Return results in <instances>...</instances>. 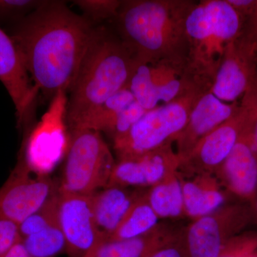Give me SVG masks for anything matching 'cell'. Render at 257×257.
Listing matches in <instances>:
<instances>
[{"label":"cell","instance_id":"9c48e42d","mask_svg":"<svg viewBox=\"0 0 257 257\" xmlns=\"http://www.w3.org/2000/svg\"><path fill=\"white\" fill-rule=\"evenodd\" d=\"M253 222L247 203L224 205L194 219L184 234L188 257H218L230 240Z\"/></svg>","mask_w":257,"mask_h":257},{"label":"cell","instance_id":"8992f818","mask_svg":"<svg viewBox=\"0 0 257 257\" xmlns=\"http://www.w3.org/2000/svg\"><path fill=\"white\" fill-rule=\"evenodd\" d=\"M115 163L112 154L99 132H72L59 189L73 194L92 195L109 186Z\"/></svg>","mask_w":257,"mask_h":257},{"label":"cell","instance_id":"e0dca14e","mask_svg":"<svg viewBox=\"0 0 257 257\" xmlns=\"http://www.w3.org/2000/svg\"><path fill=\"white\" fill-rule=\"evenodd\" d=\"M177 232L158 224L147 234L133 239L101 238L82 257H148L160 248L179 239Z\"/></svg>","mask_w":257,"mask_h":257},{"label":"cell","instance_id":"4dcf8cb0","mask_svg":"<svg viewBox=\"0 0 257 257\" xmlns=\"http://www.w3.org/2000/svg\"><path fill=\"white\" fill-rule=\"evenodd\" d=\"M240 37L248 43L257 46V3L252 13L243 22Z\"/></svg>","mask_w":257,"mask_h":257},{"label":"cell","instance_id":"277c9868","mask_svg":"<svg viewBox=\"0 0 257 257\" xmlns=\"http://www.w3.org/2000/svg\"><path fill=\"white\" fill-rule=\"evenodd\" d=\"M243 22L226 0L196 2L185 27L187 67L198 83L212 87L226 48L241 35Z\"/></svg>","mask_w":257,"mask_h":257},{"label":"cell","instance_id":"74e56055","mask_svg":"<svg viewBox=\"0 0 257 257\" xmlns=\"http://www.w3.org/2000/svg\"><path fill=\"white\" fill-rule=\"evenodd\" d=\"M256 78H257V77H256Z\"/></svg>","mask_w":257,"mask_h":257},{"label":"cell","instance_id":"f546056e","mask_svg":"<svg viewBox=\"0 0 257 257\" xmlns=\"http://www.w3.org/2000/svg\"><path fill=\"white\" fill-rule=\"evenodd\" d=\"M21 241L18 225L0 217V257H5L16 243Z\"/></svg>","mask_w":257,"mask_h":257},{"label":"cell","instance_id":"f1b7e54d","mask_svg":"<svg viewBox=\"0 0 257 257\" xmlns=\"http://www.w3.org/2000/svg\"><path fill=\"white\" fill-rule=\"evenodd\" d=\"M147 111L148 110L145 109L138 101L135 100L131 103L120 114L115 124L114 132L111 135V138L112 140L127 133L128 130L146 114Z\"/></svg>","mask_w":257,"mask_h":257},{"label":"cell","instance_id":"8d00e7d4","mask_svg":"<svg viewBox=\"0 0 257 257\" xmlns=\"http://www.w3.org/2000/svg\"><path fill=\"white\" fill-rule=\"evenodd\" d=\"M244 257H257V250L253 251V252L250 253L249 254L246 255V256Z\"/></svg>","mask_w":257,"mask_h":257},{"label":"cell","instance_id":"603a6c76","mask_svg":"<svg viewBox=\"0 0 257 257\" xmlns=\"http://www.w3.org/2000/svg\"><path fill=\"white\" fill-rule=\"evenodd\" d=\"M135 100V96L128 88L121 89L103 103L78 130H94L111 138L121 111Z\"/></svg>","mask_w":257,"mask_h":257},{"label":"cell","instance_id":"d6986e66","mask_svg":"<svg viewBox=\"0 0 257 257\" xmlns=\"http://www.w3.org/2000/svg\"><path fill=\"white\" fill-rule=\"evenodd\" d=\"M181 182L184 214L194 220L224 205L226 196L215 175L202 174L189 176L187 179L181 177Z\"/></svg>","mask_w":257,"mask_h":257},{"label":"cell","instance_id":"1f68e13d","mask_svg":"<svg viewBox=\"0 0 257 257\" xmlns=\"http://www.w3.org/2000/svg\"><path fill=\"white\" fill-rule=\"evenodd\" d=\"M148 257H188L185 245L181 244L179 239L152 253Z\"/></svg>","mask_w":257,"mask_h":257},{"label":"cell","instance_id":"5b68a950","mask_svg":"<svg viewBox=\"0 0 257 257\" xmlns=\"http://www.w3.org/2000/svg\"><path fill=\"white\" fill-rule=\"evenodd\" d=\"M211 90L197 88L175 100L147 111L133 127L114 139V148L119 160L134 158L156 150L175 138L188 121L201 96Z\"/></svg>","mask_w":257,"mask_h":257},{"label":"cell","instance_id":"7a4b0ae2","mask_svg":"<svg viewBox=\"0 0 257 257\" xmlns=\"http://www.w3.org/2000/svg\"><path fill=\"white\" fill-rule=\"evenodd\" d=\"M192 0H121L113 20L116 33L139 64L187 61L186 20Z\"/></svg>","mask_w":257,"mask_h":257},{"label":"cell","instance_id":"d4e9b609","mask_svg":"<svg viewBox=\"0 0 257 257\" xmlns=\"http://www.w3.org/2000/svg\"><path fill=\"white\" fill-rule=\"evenodd\" d=\"M59 188L38 210L18 225L21 240L40 232L59 221Z\"/></svg>","mask_w":257,"mask_h":257},{"label":"cell","instance_id":"5bb4252c","mask_svg":"<svg viewBox=\"0 0 257 257\" xmlns=\"http://www.w3.org/2000/svg\"><path fill=\"white\" fill-rule=\"evenodd\" d=\"M59 221L69 256L82 257L101 239L92 210L91 195L59 189Z\"/></svg>","mask_w":257,"mask_h":257},{"label":"cell","instance_id":"836d02e7","mask_svg":"<svg viewBox=\"0 0 257 257\" xmlns=\"http://www.w3.org/2000/svg\"><path fill=\"white\" fill-rule=\"evenodd\" d=\"M5 257H31L25 249L22 241L15 245Z\"/></svg>","mask_w":257,"mask_h":257},{"label":"cell","instance_id":"44dd1931","mask_svg":"<svg viewBox=\"0 0 257 257\" xmlns=\"http://www.w3.org/2000/svg\"><path fill=\"white\" fill-rule=\"evenodd\" d=\"M146 196L149 204L160 219L177 218L184 214L183 192L179 171L152 186Z\"/></svg>","mask_w":257,"mask_h":257},{"label":"cell","instance_id":"7c38bea8","mask_svg":"<svg viewBox=\"0 0 257 257\" xmlns=\"http://www.w3.org/2000/svg\"><path fill=\"white\" fill-rule=\"evenodd\" d=\"M256 116L249 120L229 156L214 174L221 187L248 204L252 202L257 189Z\"/></svg>","mask_w":257,"mask_h":257},{"label":"cell","instance_id":"ba28073f","mask_svg":"<svg viewBox=\"0 0 257 257\" xmlns=\"http://www.w3.org/2000/svg\"><path fill=\"white\" fill-rule=\"evenodd\" d=\"M199 87L210 89L195 80L187 61L172 60L139 64L128 86L136 101L147 110Z\"/></svg>","mask_w":257,"mask_h":257},{"label":"cell","instance_id":"3957f363","mask_svg":"<svg viewBox=\"0 0 257 257\" xmlns=\"http://www.w3.org/2000/svg\"><path fill=\"white\" fill-rule=\"evenodd\" d=\"M138 64L116 32L96 26L69 90L65 119L71 133L80 128L111 96L128 88Z\"/></svg>","mask_w":257,"mask_h":257},{"label":"cell","instance_id":"4fadbf2b","mask_svg":"<svg viewBox=\"0 0 257 257\" xmlns=\"http://www.w3.org/2000/svg\"><path fill=\"white\" fill-rule=\"evenodd\" d=\"M257 46L241 37L226 48L211 92L222 101L234 102L256 82Z\"/></svg>","mask_w":257,"mask_h":257},{"label":"cell","instance_id":"4316f807","mask_svg":"<svg viewBox=\"0 0 257 257\" xmlns=\"http://www.w3.org/2000/svg\"><path fill=\"white\" fill-rule=\"evenodd\" d=\"M44 3L41 0H0V20H15L18 23Z\"/></svg>","mask_w":257,"mask_h":257},{"label":"cell","instance_id":"d6a6232c","mask_svg":"<svg viewBox=\"0 0 257 257\" xmlns=\"http://www.w3.org/2000/svg\"><path fill=\"white\" fill-rule=\"evenodd\" d=\"M233 9L243 18V21L252 13L257 0H226Z\"/></svg>","mask_w":257,"mask_h":257},{"label":"cell","instance_id":"83f0119b","mask_svg":"<svg viewBox=\"0 0 257 257\" xmlns=\"http://www.w3.org/2000/svg\"><path fill=\"white\" fill-rule=\"evenodd\" d=\"M257 250V231H243L226 243L218 257H244Z\"/></svg>","mask_w":257,"mask_h":257},{"label":"cell","instance_id":"ac0fdd59","mask_svg":"<svg viewBox=\"0 0 257 257\" xmlns=\"http://www.w3.org/2000/svg\"><path fill=\"white\" fill-rule=\"evenodd\" d=\"M63 130L45 126L32 131L23 147L21 157L30 170L47 176L60 160L64 150Z\"/></svg>","mask_w":257,"mask_h":257},{"label":"cell","instance_id":"52a82bcc","mask_svg":"<svg viewBox=\"0 0 257 257\" xmlns=\"http://www.w3.org/2000/svg\"><path fill=\"white\" fill-rule=\"evenodd\" d=\"M256 112L257 79L242 96L239 109L201 140L181 160L179 173L189 176L214 175Z\"/></svg>","mask_w":257,"mask_h":257},{"label":"cell","instance_id":"484cf974","mask_svg":"<svg viewBox=\"0 0 257 257\" xmlns=\"http://www.w3.org/2000/svg\"><path fill=\"white\" fill-rule=\"evenodd\" d=\"M73 3L82 10L83 16L96 26L116 18L121 0H76Z\"/></svg>","mask_w":257,"mask_h":257},{"label":"cell","instance_id":"e575fe53","mask_svg":"<svg viewBox=\"0 0 257 257\" xmlns=\"http://www.w3.org/2000/svg\"><path fill=\"white\" fill-rule=\"evenodd\" d=\"M249 205L251 207V211H252L253 221H256L257 223V189L252 202H251Z\"/></svg>","mask_w":257,"mask_h":257},{"label":"cell","instance_id":"ffe728a7","mask_svg":"<svg viewBox=\"0 0 257 257\" xmlns=\"http://www.w3.org/2000/svg\"><path fill=\"white\" fill-rule=\"evenodd\" d=\"M138 193L109 186L91 195L94 219L101 237L108 239L126 215Z\"/></svg>","mask_w":257,"mask_h":257},{"label":"cell","instance_id":"8fae6325","mask_svg":"<svg viewBox=\"0 0 257 257\" xmlns=\"http://www.w3.org/2000/svg\"><path fill=\"white\" fill-rule=\"evenodd\" d=\"M0 81L14 103L19 127L26 130L35 119L39 91L32 83L16 44L1 28Z\"/></svg>","mask_w":257,"mask_h":257},{"label":"cell","instance_id":"d590c367","mask_svg":"<svg viewBox=\"0 0 257 257\" xmlns=\"http://www.w3.org/2000/svg\"><path fill=\"white\" fill-rule=\"evenodd\" d=\"M254 133H255V138H256V145H257V113H256V119H255Z\"/></svg>","mask_w":257,"mask_h":257},{"label":"cell","instance_id":"cb8c5ba5","mask_svg":"<svg viewBox=\"0 0 257 257\" xmlns=\"http://www.w3.org/2000/svg\"><path fill=\"white\" fill-rule=\"evenodd\" d=\"M21 241L31 257H52L66 248V240L60 221Z\"/></svg>","mask_w":257,"mask_h":257},{"label":"cell","instance_id":"7402d4cb","mask_svg":"<svg viewBox=\"0 0 257 257\" xmlns=\"http://www.w3.org/2000/svg\"><path fill=\"white\" fill-rule=\"evenodd\" d=\"M159 219L147 201L146 193H138L117 229L107 239H128L143 236L156 227Z\"/></svg>","mask_w":257,"mask_h":257},{"label":"cell","instance_id":"9a60e30c","mask_svg":"<svg viewBox=\"0 0 257 257\" xmlns=\"http://www.w3.org/2000/svg\"><path fill=\"white\" fill-rule=\"evenodd\" d=\"M173 144H166L139 157L119 160L108 187H152L177 172L181 159Z\"/></svg>","mask_w":257,"mask_h":257},{"label":"cell","instance_id":"30bf717a","mask_svg":"<svg viewBox=\"0 0 257 257\" xmlns=\"http://www.w3.org/2000/svg\"><path fill=\"white\" fill-rule=\"evenodd\" d=\"M21 156L0 187V217L21 224L58 189L47 176L32 175Z\"/></svg>","mask_w":257,"mask_h":257},{"label":"cell","instance_id":"6da1fadb","mask_svg":"<svg viewBox=\"0 0 257 257\" xmlns=\"http://www.w3.org/2000/svg\"><path fill=\"white\" fill-rule=\"evenodd\" d=\"M96 28L64 2L45 1L10 37L34 85L51 99L70 90Z\"/></svg>","mask_w":257,"mask_h":257},{"label":"cell","instance_id":"2e32d148","mask_svg":"<svg viewBox=\"0 0 257 257\" xmlns=\"http://www.w3.org/2000/svg\"><path fill=\"white\" fill-rule=\"evenodd\" d=\"M239 106L238 101L226 104L211 90L204 93L193 108L187 124L175 138L176 152L181 160L208 134L231 117Z\"/></svg>","mask_w":257,"mask_h":257}]
</instances>
